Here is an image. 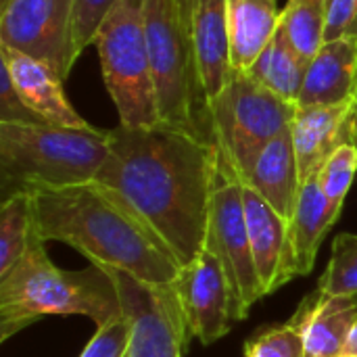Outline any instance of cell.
<instances>
[{
  "mask_svg": "<svg viewBox=\"0 0 357 357\" xmlns=\"http://www.w3.org/2000/svg\"><path fill=\"white\" fill-rule=\"evenodd\" d=\"M218 167L215 144L165 123L109 130V157L94 182L105 186L178 261L205 245Z\"/></svg>",
  "mask_w": 357,
  "mask_h": 357,
  "instance_id": "cell-1",
  "label": "cell"
},
{
  "mask_svg": "<svg viewBox=\"0 0 357 357\" xmlns=\"http://www.w3.org/2000/svg\"><path fill=\"white\" fill-rule=\"evenodd\" d=\"M33 220L44 241L73 247L90 264L157 287L178 278L180 266L172 253L98 182L33 190Z\"/></svg>",
  "mask_w": 357,
  "mask_h": 357,
  "instance_id": "cell-2",
  "label": "cell"
},
{
  "mask_svg": "<svg viewBox=\"0 0 357 357\" xmlns=\"http://www.w3.org/2000/svg\"><path fill=\"white\" fill-rule=\"evenodd\" d=\"M42 316H86L98 328L123 318L113 272L92 264L69 272L54 266L33 230L21 261L0 278V343Z\"/></svg>",
  "mask_w": 357,
  "mask_h": 357,
  "instance_id": "cell-3",
  "label": "cell"
},
{
  "mask_svg": "<svg viewBox=\"0 0 357 357\" xmlns=\"http://www.w3.org/2000/svg\"><path fill=\"white\" fill-rule=\"evenodd\" d=\"M109 157V130L0 121L2 201L15 192L94 182Z\"/></svg>",
  "mask_w": 357,
  "mask_h": 357,
  "instance_id": "cell-4",
  "label": "cell"
},
{
  "mask_svg": "<svg viewBox=\"0 0 357 357\" xmlns=\"http://www.w3.org/2000/svg\"><path fill=\"white\" fill-rule=\"evenodd\" d=\"M149 56L159 123L213 144L209 102L197 67L192 36L174 0H144Z\"/></svg>",
  "mask_w": 357,
  "mask_h": 357,
  "instance_id": "cell-5",
  "label": "cell"
},
{
  "mask_svg": "<svg viewBox=\"0 0 357 357\" xmlns=\"http://www.w3.org/2000/svg\"><path fill=\"white\" fill-rule=\"evenodd\" d=\"M94 46L119 126H157L159 111L146 42L144 0H117L96 33Z\"/></svg>",
  "mask_w": 357,
  "mask_h": 357,
  "instance_id": "cell-6",
  "label": "cell"
},
{
  "mask_svg": "<svg viewBox=\"0 0 357 357\" xmlns=\"http://www.w3.org/2000/svg\"><path fill=\"white\" fill-rule=\"evenodd\" d=\"M297 107L249 73L232 71L224 90L209 102V115L218 155L238 180L245 178L261 149L291 128Z\"/></svg>",
  "mask_w": 357,
  "mask_h": 357,
  "instance_id": "cell-7",
  "label": "cell"
},
{
  "mask_svg": "<svg viewBox=\"0 0 357 357\" xmlns=\"http://www.w3.org/2000/svg\"><path fill=\"white\" fill-rule=\"evenodd\" d=\"M203 249H207L222 264L234 295L238 318L245 320L251 307L266 295L261 291V282L255 270L253 251L249 243L243 203V182L220 159V155L209 195L207 232Z\"/></svg>",
  "mask_w": 357,
  "mask_h": 357,
  "instance_id": "cell-8",
  "label": "cell"
},
{
  "mask_svg": "<svg viewBox=\"0 0 357 357\" xmlns=\"http://www.w3.org/2000/svg\"><path fill=\"white\" fill-rule=\"evenodd\" d=\"M123 316L130 322L126 357H182L190 333L174 287H157L113 270Z\"/></svg>",
  "mask_w": 357,
  "mask_h": 357,
  "instance_id": "cell-9",
  "label": "cell"
},
{
  "mask_svg": "<svg viewBox=\"0 0 357 357\" xmlns=\"http://www.w3.org/2000/svg\"><path fill=\"white\" fill-rule=\"evenodd\" d=\"M71 21L73 0H8L0 6V46L46 63L67 82L75 65Z\"/></svg>",
  "mask_w": 357,
  "mask_h": 357,
  "instance_id": "cell-10",
  "label": "cell"
},
{
  "mask_svg": "<svg viewBox=\"0 0 357 357\" xmlns=\"http://www.w3.org/2000/svg\"><path fill=\"white\" fill-rule=\"evenodd\" d=\"M172 287L178 295L190 337L199 339L203 345L220 341L241 322L228 276L218 257L207 249L180 268Z\"/></svg>",
  "mask_w": 357,
  "mask_h": 357,
  "instance_id": "cell-11",
  "label": "cell"
},
{
  "mask_svg": "<svg viewBox=\"0 0 357 357\" xmlns=\"http://www.w3.org/2000/svg\"><path fill=\"white\" fill-rule=\"evenodd\" d=\"M243 203L261 291L264 295H272L299 276L291 243L289 218L278 213L261 195H257L247 184H243Z\"/></svg>",
  "mask_w": 357,
  "mask_h": 357,
  "instance_id": "cell-12",
  "label": "cell"
},
{
  "mask_svg": "<svg viewBox=\"0 0 357 357\" xmlns=\"http://www.w3.org/2000/svg\"><path fill=\"white\" fill-rule=\"evenodd\" d=\"M0 65H4L10 73L13 86L23 105L44 123L75 130L92 128L65 96L61 75L46 63L13 48L0 46Z\"/></svg>",
  "mask_w": 357,
  "mask_h": 357,
  "instance_id": "cell-13",
  "label": "cell"
},
{
  "mask_svg": "<svg viewBox=\"0 0 357 357\" xmlns=\"http://www.w3.org/2000/svg\"><path fill=\"white\" fill-rule=\"evenodd\" d=\"M301 182L318 176L328 157L343 144L356 142L354 102L297 107L291 123Z\"/></svg>",
  "mask_w": 357,
  "mask_h": 357,
  "instance_id": "cell-14",
  "label": "cell"
},
{
  "mask_svg": "<svg viewBox=\"0 0 357 357\" xmlns=\"http://www.w3.org/2000/svg\"><path fill=\"white\" fill-rule=\"evenodd\" d=\"M357 94V38L345 36L324 42L307 63L299 107L345 105Z\"/></svg>",
  "mask_w": 357,
  "mask_h": 357,
  "instance_id": "cell-15",
  "label": "cell"
},
{
  "mask_svg": "<svg viewBox=\"0 0 357 357\" xmlns=\"http://www.w3.org/2000/svg\"><path fill=\"white\" fill-rule=\"evenodd\" d=\"M228 0H199L190 36L207 102H211L232 75L228 44Z\"/></svg>",
  "mask_w": 357,
  "mask_h": 357,
  "instance_id": "cell-16",
  "label": "cell"
},
{
  "mask_svg": "<svg viewBox=\"0 0 357 357\" xmlns=\"http://www.w3.org/2000/svg\"><path fill=\"white\" fill-rule=\"evenodd\" d=\"M357 318L354 297H335L316 289L291 318L303 335L305 357H341Z\"/></svg>",
  "mask_w": 357,
  "mask_h": 357,
  "instance_id": "cell-17",
  "label": "cell"
},
{
  "mask_svg": "<svg viewBox=\"0 0 357 357\" xmlns=\"http://www.w3.org/2000/svg\"><path fill=\"white\" fill-rule=\"evenodd\" d=\"M241 182L251 186L278 213L291 220L301 188V176L291 128L280 132L261 149V153L255 157L253 165Z\"/></svg>",
  "mask_w": 357,
  "mask_h": 357,
  "instance_id": "cell-18",
  "label": "cell"
},
{
  "mask_svg": "<svg viewBox=\"0 0 357 357\" xmlns=\"http://www.w3.org/2000/svg\"><path fill=\"white\" fill-rule=\"evenodd\" d=\"M232 71L247 73L280 27L276 0H228Z\"/></svg>",
  "mask_w": 357,
  "mask_h": 357,
  "instance_id": "cell-19",
  "label": "cell"
},
{
  "mask_svg": "<svg viewBox=\"0 0 357 357\" xmlns=\"http://www.w3.org/2000/svg\"><path fill=\"white\" fill-rule=\"evenodd\" d=\"M341 209H337L320 188L318 176L301 182L299 197L289 220L291 243L299 268V276H307L318 259L320 245L328 230L339 220Z\"/></svg>",
  "mask_w": 357,
  "mask_h": 357,
  "instance_id": "cell-20",
  "label": "cell"
},
{
  "mask_svg": "<svg viewBox=\"0 0 357 357\" xmlns=\"http://www.w3.org/2000/svg\"><path fill=\"white\" fill-rule=\"evenodd\" d=\"M305 71L307 61L295 50L284 29L278 27L272 42L264 48V52L257 56V61L247 73L274 94L297 102L303 88Z\"/></svg>",
  "mask_w": 357,
  "mask_h": 357,
  "instance_id": "cell-21",
  "label": "cell"
},
{
  "mask_svg": "<svg viewBox=\"0 0 357 357\" xmlns=\"http://www.w3.org/2000/svg\"><path fill=\"white\" fill-rule=\"evenodd\" d=\"M33 230V192L23 190L6 197L0 205V278L21 261Z\"/></svg>",
  "mask_w": 357,
  "mask_h": 357,
  "instance_id": "cell-22",
  "label": "cell"
},
{
  "mask_svg": "<svg viewBox=\"0 0 357 357\" xmlns=\"http://www.w3.org/2000/svg\"><path fill=\"white\" fill-rule=\"evenodd\" d=\"M326 6L328 0H289L280 13V27L307 63L324 44Z\"/></svg>",
  "mask_w": 357,
  "mask_h": 357,
  "instance_id": "cell-23",
  "label": "cell"
},
{
  "mask_svg": "<svg viewBox=\"0 0 357 357\" xmlns=\"http://www.w3.org/2000/svg\"><path fill=\"white\" fill-rule=\"evenodd\" d=\"M318 291L335 297L357 295V234H337L331 261L318 282Z\"/></svg>",
  "mask_w": 357,
  "mask_h": 357,
  "instance_id": "cell-24",
  "label": "cell"
},
{
  "mask_svg": "<svg viewBox=\"0 0 357 357\" xmlns=\"http://www.w3.org/2000/svg\"><path fill=\"white\" fill-rule=\"evenodd\" d=\"M357 174V144H343L339 146L328 161L322 165V169L318 172V182L322 192L326 195V199L343 211L345 205V197L354 184Z\"/></svg>",
  "mask_w": 357,
  "mask_h": 357,
  "instance_id": "cell-25",
  "label": "cell"
},
{
  "mask_svg": "<svg viewBox=\"0 0 357 357\" xmlns=\"http://www.w3.org/2000/svg\"><path fill=\"white\" fill-rule=\"evenodd\" d=\"M245 357H305V343L299 326L287 322L282 326L270 328L257 339L249 341Z\"/></svg>",
  "mask_w": 357,
  "mask_h": 357,
  "instance_id": "cell-26",
  "label": "cell"
},
{
  "mask_svg": "<svg viewBox=\"0 0 357 357\" xmlns=\"http://www.w3.org/2000/svg\"><path fill=\"white\" fill-rule=\"evenodd\" d=\"M117 0H73V21H71V42H73V56L75 61L94 44L96 33L115 6Z\"/></svg>",
  "mask_w": 357,
  "mask_h": 357,
  "instance_id": "cell-27",
  "label": "cell"
},
{
  "mask_svg": "<svg viewBox=\"0 0 357 357\" xmlns=\"http://www.w3.org/2000/svg\"><path fill=\"white\" fill-rule=\"evenodd\" d=\"M130 345V322L119 318L107 326H100L79 357H126Z\"/></svg>",
  "mask_w": 357,
  "mask_h": 357,
  "instance_id": "cell-28",
  "label": "cell"
},
{
  "mask_svg": "<svg viewBox=\"0 0 357 357\" xmlns=\"http://www.w3.org/2000/svg\"><path fill=\"white\" fill-rule=\"evenodd\" d=\"M2 75H0V121L8 123H44L36 113H31L23 100L19 98L10 73L6 71L4 65H0Z\"/></svg>",
  "mask_w": 357,
  "mask_h": 357,
  "instance_id": "cell-29",
  "label": "cell"
},
{
  "mask_svg": "<svg viewBox=\"0 0 357 357\" xmlns=\"http://www.w3.org/2000/svg\"><path fill=\"white\" fill-rule=\"evenodd\" d=\"M357 23V0H328L324 42L339 40L351 33Z\"/></svg>",
  "mask_w": 357,
  "mask_h": 357,
  "instance_id": "cell-30",
  "label": "cell"
},
{
  "mask_svg": "<svg viewBox=\"0 0 357 357\" xmlns=\"http://www.w3.org/2000/svg\"><path fill=\"white\" fill-rule=\"evenodd\" d=\"M174 2H176L178 10H180L182 21H184L186 27L190 29V25H192V15H195V8H197V2H199V0H174Z\"/></svg>",
  "mask_w": 357,
  "mask_h": 357,
  "instance_id": "cell-31",
  "label": "cell"
},
{
  "mask_svg": "<svg viewBox=\"0 0 357 357\" xmlns=\"http://www.w3.org/2000/svg\"><path fill=\"white\" fill-rule=\"evenodd\" d=\"M341 357H357V318L356 322L351 324V328H349V335H347V339H345V345H343Z\"/></svg>",
  "mask_w": 357,
  "mask_h": 357,
  "instance_id": "cell-32",
  "label": "cell"
},
{
  "mask_svg": "<svg viewBox=\"0 0 357 357\" xmlns=\"http://www.w3.org/2000/svg\"><path fill=\"white\" fill-rule=\"evenodd\" d=\"M354 132H356V142H357V94L354 100Z\"/></svg>",
  "mask_w": 357,
  "mask_h": 357,
  "instance_id": "cell-33",
  "label": "cell"
},
{
  "mask_svg": "<svg viewBox=\"0 0 357 357\" xmlns=\"http://www.w3.org/2000/svg\"><path fill=\"white\" fill-rule=\"evenodd\" d=\"M349 36H356V38H357V23L354 25V29H351V33H349Z\"/></svg>",
  "mask_w": 357,
  "mask_h": 357,
  "instance_id": "cell-34",
  "label": "cell"
},
{
  "mask_svg": "<svg viewBox=\"0 0 357 357\" xmlns=\"http://www.w3.org/2000/svg\"><path fill=\"white\" fill-rule=\"evenodd\" d=\"M6 2H8V0H0V6H4Z\"/></svg>",
  "mask_w": 357,
  "mask_h": 357,
  "instance_id": "cell-35",
  "label": "cell"
},
{
  "mask_svg": "<svg viewBox=\"0 0 357 357\" xmlns=\"http://www.w3.org/2000/svg\"><path fill=\"white\" fill-rule=\"evenodd\" d=\"M354 301H356V303H357V295H354Z\"/></svg>",
  "mask_w": 357,
  "mask_h": 357,
  "instance_id": "cell-36",
  "label": "cell"
},
{
  "mask_svg": "<svg viewBox=\"0 0 357 357\" xmlns=\"http://www.w3.org/2000/svg\"><path fill=\"white\" fill-rule=\"evenodd\" d=\"M356 144H357V142H356Z\"/></svg>",
  "mask_w": 357,
  "mask_h": 357,
  "instance_id": "cell-37",
  "label": "cell"
}]
</instances>
